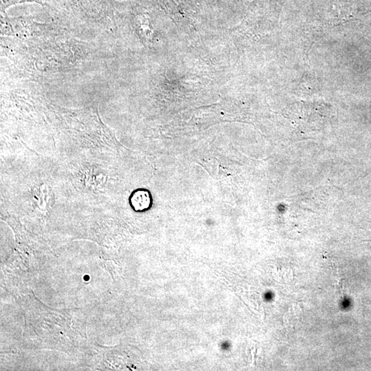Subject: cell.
<instances>
[{"mask_svg": "<svg viewBox=\"0 0 371 371\" xmlns=\"http://www.w3.org/2000/svg\"><path fill=\"white\" fill-rule=\"evenodd\" d=\"M130 202L135 211L144 212L149 210L152 205V197L147 190L139 189L133 192Z\"/></svg>", "mask_w": 371, "mask_h": 371, "instance_id": "6da1fadb", "label": "cell"}]
</instances>
